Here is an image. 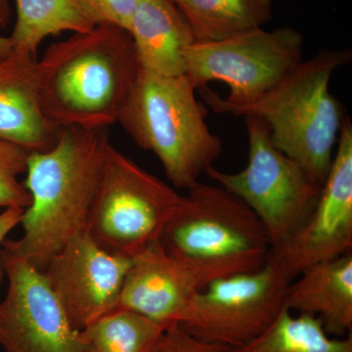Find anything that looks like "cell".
<instances>
[{"instance_id": "obj_13", "label": "cell", "mask_w": 352, "mask_h": 352, "mask_svg": "<svg viewBox=\"0 0 352 352\" xmlns=\"http://www.w3.org/2000/svg\"><path fill=\"white\" fill-rule=\"evenodd\" d=\"M210 284L200 268L164 251L160 241L131 258L118 302L166 327L179 323L191 298Z\"/></svg>"}, {"instance_id": "obj_5", "label": "cell", "mask_w": 352, "mask_h": 352, "mask_svg": "<svg viewBox=\"0 0 352 352\" xmlns=\"http://www.w3.org/2000/svg\"><path fill=\"white\" fill-rule=\"evenodd\" d=\"M159 241L171 256L196 264L210 283L259 270L272 249L263 222L244 201L200 182L182 196Z\"/></svg>"}, {"instance_id": "obj_18", "label": "cell", "mask_w": 352, "mask_h": 352, "mask_svg": "<svg viewBox=\"0 0 352 352\" xmlns=\"http://www.w3.org/2000/svg\"><path fill=\"white\" fill-rule=\"evenodd\" d=\"M234 352H352V337L329 335L318 317L295 314L285 307L259 337Z\"/></svg>"}, {"instance_id": "obj_14", "label": "cell", "mask_w": 352, "mask_h": 352, "mask_svg": "<svg viewBox=\"0 0 352 352\" xmlns=\"http://www.w3.org/2000/svg\"><path fill=\"white\" fill-rule=\"evenodd\" d=\"M59 129L43 113L36 55L13 50L0 61V138L41 153L54 146Z\"/></svg>"}, {"instance_id": "obj_26", "label": "cell", "mask_w": 352, "mask_h": 352, "mask_svg": "<svg viewBox=\"0 0 352 352\" xmlns=\"http://www.w3.org/2000/svg\"><path fill=\"white\" fill-rule=\"evenodd\" d=\"M13 50V43L10 36L7 38V36H0V61L8 56Z\"/></svg>"}, {"instance_id": "obj_12", "label": "cell", "mask_w": 352, "mask_h": 352, "mask_svg": "<svg viewBox=\"0 0 352 352\" xmlns=\"http://www.w3.org/2000/svg\"><path fill=\"white\" fill-rule=\"evenodd\" d=\"M131 258L99 247L87 231L69 241L43 271L76 331L117 309Z\"/></svg>"}, {"instance_id": "obj_19", "label": "cell", "mask_w": 352, "mask_h": 352, "mask_svg": "<svg viewBox=\"0 0 352 352\" xmlns=\"http://www.w3.org/2000/svg\"><path fill=\"white\" fill-rule=\"evenodd\" d=\"M15 3L17 18L10 36L13 48L36 56L48 36L94 28L71 0H15Z\"/></svg>"}, {"instance_id": "obj_7", "label": "cell", "mask_w": 352, "mask_h": 352, "mask_svg": "<svg viewBox=\"0 0 352 352\" xmlns=\"http://www.w3.org/2000/svg\"><path fill=\"white\" fill-rule=\"evenodd\" d=\"M182 196L112 145L88 214L87 233L105 251L132 258L160 240Z\"/></svg>"}, {"instance_id": "obj_16", "label": "cell", "mask_w": 352, "mask_h": 352, "mask_svg": "<svg viewBox=\"0 0 352 352\" xmlns=\"http://www.w3.org/2000/svg\"><path fill=\"white\" fill-rule=\"evenodd\" d=\"M286 307L318 317L333 337L351 333V252L303 270L289 285Z\"/></svg>"}, {"instance_id": "obj_25", "label": "cell", "mask_w": 352, "mask_h": 352, "mask_svg": "<svg viewBox=\"0 0 352 352\" xmlns=\"http://www.w3.org/2000/svg\"><path fill=\"white\" fill-rule=\"evenodd\" d=\"M12 16L10 0H0V29H4L9 25Z\"/></svg>"}, {"instance_id": "obj_23", "label": "cell", "mask_w": 352, "mask_h": 352, "mask_svg": "<svg viewBox=\"0 0 352 352\" xmlns=\"http://www.w3.org/2000/svg\"><path fill=\"white\" fill-rule=\"evenodd\" d=\"M153 352H234L229 347L204 342L185 332L178 324L166 329Z\"/></svg>"}, {"instance_id": "obj_3", "label": "cell", "mask_w": 352, "mask_h": 352, "mask_svg": "<svg viewBox=\"0 0 352 352\" xmlns=\"http://www.w3.org/2000/svg\"><path fill=\"white\" fill-rule=\"evenodd\" d=\"M349 51L325 50L302 61L276 87L242 105L210 106L217 113L258 118L279 151L300 164L315 182L327 178L346 117L330 91L336 69L349 62Z\"/></svg>"}, {"instance_id": "obj_10", "label": "cell", "mask_w": 352, "mask_h": 352, "mask_svg": "<svg viewBox=\"0 0 352 352\" xmlns=\"http://www.w3.org/2000/svg\"><path fill=\"white\" fill-rule=\"evenodd\" d=\"M8 279L0 302V346L6 352H82L78 331L41 271L0 250Z\"/></svg>"}, {"instance_id": "obj_2", "label": "cell", "mask_w": 352, "mask_h": 352, "mask_svg": "<svg viewBox=\"0 0 352 352\" xmlns=\"http://www.w3.org/2000/svg\"><path fill=\"white\" fill-rule=\"evenodd\" d=\"M38 69L41 106L51 124L95 129L118 122L140 66L126 30L98 25L51 44Z\"/></svg>"}, {"instance_id": "obj_17", "label": "cell", "mask_w": 352, "mask_h": 352, "mask_svg": "<svg viewBox=\"0 0 352 352\" xmlns=\"http://www.w3.org/2000/svg\"><path fill=\"white\" fill-rule=\"evenodd\" d=\"M175 4L197 43L223 41L263 29L273 12V0H177Z\"/></svg>"}, {"instance_id": "obj_20", "label": "cell", "mask_w": 352, "mask_h": 352, "mask_svg": "<svg viewBox=\"0 0 352 352\" xmlns=\"http://www.w3.org/2000/svg\"><path fill=\"white\" fill-rule=\"evenodd\" d=\"M166 326L118 308L78 331L82 352H153Z\"/></svg>"}, {"instance_id": "obj_22", "label": "cell", "mask_w": 352, "mask_h": 352, "mask_svg": "<svg viewBox=\"0 0 352 352\" xmlns=\"http://www.w3.org/2000/svg\"><path fill=\"white\" fill-rule=\"evenodd\" d=\"M92 25H113L126 30L138 0H71Z\"/></svg>"}, {"instance_id": "obj_24", "label": "cell", "mask_w": 352, "mask_h": 352, "mask_svg": "<svg viewBox=\"0 0 352 352\" xmlns=\"http://www.w3.org/2000/svg\"><path fill=\"white\" fill-rule=\"evenodd\" d=\"M23 214H24V210L18 208H6L4 212L0 214V248H1L2 243L6 241L7 235L16 226H19ZM4 275L6 273H4L3 267L0 263V285H1Z\"/></svg>"}, {"instance_id": "obj_1", "label": "cell", "mask_w": 352, "mask_h": 352, "mask_svg": "<svg viewBox=\"0 0 352 352\" xmlns=\"http://www.w3.org/2000/svg\"><path fill=\"white\" fill-rule=\"evenodd\" d=\"M111 146L108 129L69 126L59 129L50 150L31 153L23 182L31 195L21 220L23 235L6 239L2 249L43 272L69 241L87 231Z\"/></svg>"}, {"instance_id": "obj_27", "label": "cell", "mask_w": 352, "mask_h": 352, "mask_svg": "<svg viewBox=\"0 0 352 352\" xmlns=\"http://www.w3.org/2000/svg\"><path fill=\"white\" fill-rule=\"evenodd\" d=\"M173 2H176V1H177V0H173Z\"/></svg>"}, {"instance_id": "obj_21", "label": "cell", "mask_w": 352, "mask_h": 352, "mask_svg": "<svg viewBox=\"0 0 352 352\" xmlns=\"http://www.w3.org/2000/svg\"><path fill=\"white\" fill-rule=\"evenodd\" d=\"M31 153L25 148L0 138V208H27L31 195L19 182L27 170Z\"/></svg>"}, {"instance_id": "obj_6", "label": "cell", "mask_w": 352, "mask_h": 352, "mask_svg": "<svg viewBox=\"0 0 352 352\" xmlns=\"http://www.w3.org/2000/svg\"><path fill=\"white\" fill-rule=\"evenodd\" d=\"M303 38L293 28L263 29L233 38L194 43L185 76L210 106L242 105L270 91L302 62Z\"/></svg>"}, {"instance_id": "obj_9", "label": "cell", "mask_w": 352, "mask_h": 352, "mask_svg": "<svg viewBox=\"0 0 352 352\" xmlns=\"http://www.w3.org/2000/svg\"><path fill=\"white\" fill-rule=\"evenodd\" d=\"M291 282L267 259L258 270L220 278L200 289L178 325L196 339L240 349L274 323L286 307Z\"/></svg>"}, {"instance_id": "obj_15", "label": "cell", "mask_w": 352, "mask_h": 352, "mask_svg": "<svg viewBox=\"0 0 352 352\" xmlns=\"http://www.w3.org/2000/svg\"><path fill=\"white\" fill-rule=\"evenodd\" d=\"M127 32L141 69L160 76L185 75V54L196 41L175 2L138 0Z\"/></svg>"}, {"instance_id": "obj_4", "label": "cell", "mask_w": 352, "mask_h": 352, "mask_svg": "<svg viewBox=\"0 0 352 352\" xmlns=\"http://www.w3.org/2000/svg\"><path fill=\"white\" fill-rule=\"evenodd\" d=\"M186 76L139 69L118 122L136 145L152 152L176 188L189 189L219 159L223 143L210 131Z\"/></svg>"}, {"instance_id": "obj_11", "label": "cell", "mask_w": 352, "mask_h": 352, "mask_svg": "<svg viewBox=\"0 0 352 352\" xmlns=\"http://www.w3.org/2000/svg\"><path fill=\"white\" fill-rule=\"evenodd\" d=\"M352 251V124L346 118L332 166L309 217L268 259L293 281L308 266Z\"/></svg>"}, {"instance_id": "obj_8", "label": "cell", "mask_w": 352, "mask_h": 352, "mask_svg": "<svg viewBox=\"0 0 352 352\" xmlns=\"http://www.w3.org/2000/svg\"><path fill=\"white\" fill-rule=\"evenodd\" d=\"M245 120L249 139L247 166L239 173H228L212 166L206 175L258 215L273 249L288 239L309 217L322 186L273 145L270 129L263 120L252 116Z\"/></svg>"}]
</instances>
